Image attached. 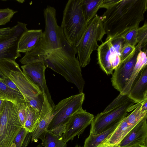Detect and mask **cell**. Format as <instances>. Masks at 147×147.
I'll use <instances>...</instances> for the list:
<instances>
[{
    "instance_id": "obj_1",
    "label": "cell",
    "mask_w": 147,
    "mask_h": 147,
    "mask_svg": "<svg viewBox=\"0 0 147 147\" xmlns=\"http://www.w3.org/2000/svg\"><path fill=\"white\" fill-rule=\"evenodd\" d=\"M100 18L107 36L123 35L139 27L144 19L147 0H115Z\"/></svg>"
},
{
    "instance_id": "obj_2",
    "label": "cell",
    "mask_w": 147,
    "mask_h": 147,
    "mask_svg": "<svg viewBox=\"0 0 147 147\" xmlns=\"http://www.w3.org/2000/svg\"><path fill=\"white\" fill-rule=\"evenodd\" d=\"M76 46L69 44L63 35L61 47L59 49L48 51L43 61L49 68L62 75L69 82L74 84L79 93H83L85 82L78 58Z\"/></svg>"
},
{
    "instance_id": "obj_3",
    "label": "cell",
    "mask_w": 147,
    "mask_h": 147,
    "mask_svg": "<svg viewBox=\"0 0 147 147\" xmlns=\"http://www.w3.org/2000/svg\"><path fill=\"white\" fill-rule=\"evenodd\" d=\"M82 1H68L63 11L61 26L68 42L76 46L88 24L82 10Z\"/></svg>"
},
{
    "instance_id": "obj_4",
    "label": "cell",
    "mask_w": 147,
    "mask_h": 147,
    "mask_svg": "<svg viewBox=\"0 0 147 147\" xmlns=\"http://www.w3.org/2000/svg\"><path fill=\"white\" fill-rule=\"evenodd\" d=\"M106 34L100 16L96 14L88 22L76 46L78 58L81 68L85 67L90 63L91 54L99 46L97 41H102Z\"/></svg>"
},
{
    "instance_id": "obj_5",
    "label": "cell",
    "mask_w": 147,
    "mask_h": 147,
    "mask_svg": "<svg viewBox=\"0 0 147 147\" xmlns=\"http://www.w3.org/2000/svg\"><path fill=\"white\" fill-rule=\"evenodd\" d=\"M85 98L83 93L71 96L61 100L53 108L54 114L47 130L61 136L70 117L80 108Z\"/></svg>"
},
{
    "instance_id": "obj_6",
    "label": "cell",
    "mask_w": 147,
    "mask_h": 147,
    "mask_svg": "<svg viewBox=\"0 0 147 147\" xmlns=\"http://www.w3.org/2000/svg\"><path fill=\"white\" fill-rule=\"evenodd\" d=\"M22 127L17 106L3 100L0 109V147H10Z\"/></svg>"
},
{
    "instance_id": "obj_7",
    "label": "cell",
    "mask_w": 147,
    "mask_h": 147,
    "mask_svg": "<svg viewBox=\"0 0 147 147\" xmlns=\"http://www.w3.org/2000/svg\"><path fill=\"white\" fill-rule=\"evenodd\" d=\"M6 77L16 84L23 96L26 105L40 113L43 105L44 94L23 72L17 64Z\"/></svg>"
},
{
    "instance_id": "obj_8",
    "label": "cell",
    "mask_w": 147,
    "mask_h": 147,
    "mask_svg": "<svg viewBox=\"0 0 147 147\" xmlns=\"http://www.w3.org/2000/svg\"><path fill=\"white\" fill-rule=\"evenodd\" d=\"M131 99L109 111L102 112L94 117L91 124L90 134L96 135L120 123L129 114L128 112L137 107Z\"/></svg>"
},
{
    "instance_id": "obj_9",
    "label": "cell",
    "mask_w": 147,
    "mask_h": 147,
    "mask_svg": "<svg viewBox=\"0 0 147 147\" xmlns=\"http://www.w3.org/2000/svg\"><path fill=\"white\" fill-rule=\"evenodd\" d=\"M43 14L45 27L43 33L45 40L51 50L60 48L64 34L61 27L57 24L56 10L48 5L44 9Z\"/></svg>"
},
{
    "instance_id": "obj_10",
    "label": "cell",
    "mask_w": 147,
    "mask_h": 147,
    "mask_svg": "<svg viewBox=\"0 0 147 147\" xmlns=\"http://www.w3.org/2000/svg\"><path fill=\"white\" fill-rule=\"evenodd\" d=\"M141 45L137 44L133 52L124 60L121 61L114 69L111 78L113 87L122 92L132 74L138 55L141 50Z\"/></svg>"
},
{
    "instance_id": "obj_11",
    "label": "cell",
    "mask_w": 147,
    "mask_h": 147,
    "mask_svg": "<svg viewBox=\"0 0 147 147\" xmlns=\"http://www.w3.org/2000/svg\"><path fill=\"white\" fill-rule=\"evenodd\" d=\"M94 117L92 114L84 110L82 107L72 115L66 124L62 135L65 143L72 141L77 136L79 137L91 124Z\"/></svg>"
},
{
    "instance_id": "obj_12",
    "label": "cell",
    "mask_w": 147,
    "mask_h": 147,
    "mask_svg": "<svg viewBox=\"0 0 147 147\" xmlns=\"http://www.w3.org/2000/svg\"><path fill=\"white\" fill-rule=\"evenodd\" d=\"M21 67L23 72L30 81L45 94L52 107L55 105L52 100L46 83L45 72L47 68L43 61L24 65Z\"/></svg>"
},
{
    "instance_id": "obj_13",
    "label": "cell",
    "mask_w": 147,
    "mask_h": 147,
    "mask_svg": "<svg viewBox=\"0 0 147 147\" xmlns=\"http://www.w3.org/2000/svg\"><path fill=\"white\" fill-rule=\"evenodd\" d=\"M16 31L7 38L0 40V60L9 59L15 61L21 54L18 51L19 39L23 33L28 29L27 24L18 22Z\"/></svg>"
},
{
    "instance_id": "obj_14",
    "label": "cell",
    "mask_w": 147,
    "mask_h": 147,
    "mask_svg": "<svg viewBox=\"0 0 147 147\" xmlns=\"http://www.w3.org/2000/svg\"><path fill=\"white\" fill-rule=\"evenodd\" d=\"M147 115L142 118L117 144L125 147L135 144L147 146Z\"/></svg>"
},
{
    "instance_id": "obj_15",
    "label": "cell",
    "mask_w": 147,
    "mask_h": 147,
    "mask_svg": "<svg viewBox=\"0 0 147 147\" xmlns=\"http://www.w3.org/2000/svg\"><path fill=\"white\" fill-rule=\"evenodd\" d=\"M111 39V36H107L104 42L102 41L97 50L98 63L107 75L113 73L112 61L120 56L113 48Z\"/></svg>"
},
{
    "instance_id": "obj_16",
    "label": "cell",
    "mask_w": 147,
    "mask_h": 147,
    "mask_svg": "<svg viewBox=\"0 0 147 147\" xmlns=\"http://www.w3.org/2000/svg\"><path fill=\"white\" fill-rule=\"evenodd\" d=\"M53 107L47 100H45L42 111L40 114L38 123L33 131L31 133V141L36 142L40 139L47 130L54 114Z\"/></svg>"
},
{
    "instance_id": "obj_17",
    "label": "cell",
    "mask_w": 147,
    "mask_h": 147,
    "mask_svg": "<svg viewBox=\"0 0 147 147\" xmlns=\"http://www.w3.org/2000/svg\"><path fill=\"white\" fill-rule=\"evenodd\" d=\"M129 98L136 103L147 99V66L144 67L134 82L128 94Z\"/></svg>"
},
{
    "instance_id": "obj_18",
    "label": "cell",
    "mask_w": 147,
    "mask_h": 147,
    "mask_svg": "<svg viewBox=\"0 0 147 147\" xmlns=\"http://www.w3.org/2000/svg\"><path fill=\"white\" fill-rule=\"evenodd\" d=\"M43 36L41 29L28 30L20 37L18 45L19 53H26L32 50Z\"/></svg>"
},
{
    "instance_id": "obj_19",
    "label": "cell",
    "mask_w": 147,
    "mask_h": 147,
    "mask_svg": "<svg viewBox=\"0 0 147 147\" xmlns=\"http://www.w3.org/2000/svg\"><path fill=\"white\" fill-rule=\"evenodd\" d=\"M51 50L43 36L36 45L30 51L25 53L20 60L24 65L36 62L43 61V58L46 52Z\"/></svg>"
},
{
    "instance_id": "obj_20",
    "label": "cell",
    "mask_w": 147,
    "mask_h": 147,
    "mask_svg": "<svg viewBox=\"0 0 147 147\" xmlns=\"http://www.w3.org/2000/svg\"><path fill=\"white\" fill-rule=\"evenodd\" d=\"M113 0H83L82 10L87 22H89L94 18L100 9H106L113 3Z\"/></svg>"
},
{
    "instance_id": "obj_21",
    "label": "cell",
    "mask_w": 147,
    "mask_h": 147,
    "mask_svg": "<svg viewBox=\"0 0 147 147\" xmlns=\"http://www.w3.org/2000/svg\"><path fill=\"white\" fill-rule=\"evenodd\" d=\"M147 53L141 50L137 57L136 61L131 76L125 88L121 93L128 95L131 87L142 69L147 65Z\"/></svg>"
},
{
    "instance_id": "obj_22",
    "label": "cell",
    "mask_w": 147,
    "mask_h": 147,
    "mask_svg": "<svg viewBox=\"0 0 147 147\" xmlns=\"http://www.w3.org/2000/svg\"><path fill=\"white\" fill-rule=\"evenodd\" d=\"M134 126L129 124L125 117L105 142L111 145L118 144Z\"/></svg>"
},
{
    "instance_id": "obj_23",
    "label": "cell",
    "mask_w": 147,
    "mask_h": 147,
    "mask_svg": "<svg viewBox=\"0 0 147 147\" xmlns=\"http://www.w3.org/2000/svg\"><path fill=\"white\" fill-rule=\"evenodd\" d=\"M0 99L10 101L16 106L22 103L26 104L21 92L10 88L0 80Z\"/></svg>"
},
{
    "instance_id": "obj_24",
    "label": "cell",
    "mask_w": 147,
    "mask_h": 147,
    "mask_svg": "<svg viewBox=\"0 0 147 147\" xmlns=\"http://www.w3.org/2000/svg\"><path fill=\"white\" fill-rule=\"evenodd\" d=\"M120 123L115 124L109 129L99 134L96 135L90 134L85 140L84 147H98L109 138Z\"/></svg>"
},
{
    "instance_id": "obj_25",
    "label": "cell",
    "mask_w": 147,
    "mask_h": 147,
    "mask_svg": "<svg viewBox=\"0 0 147 147\" xmlns=\"http://www.w3.org/2000/svg\"><path fill=\"white\" fill-rule=\"evenodd\" d=\"M42 145L44 147H67V143L64 141L62 136L53 134L47 129L40 139Z\"/></svg>"
},
{
    "instance_id": "obj_26",
    "label": "cell",
    "mask_w": 147,
    "mask_h": 147,
    "mask_svg": "<svg viewBox=\"0 0 147 147\" xmlns=\"http://www.w3.org/2000/svg\"><path fill=\"white\" fill-rule=\"evenodd\" d=\"M26 106V116L24 128L29 133H32L36 127L40 114L31 107Z\"/></svg>"
},
{
    "instance_id": "obj_27",
    "label": "cell",
    "mask_w": 147,
    "mask_h": 147,
    "mask_svg": "<svg viewBox=\"0 0 147 147\" xmlns=\"http://www.w3.org/2000/svg\"><path fill=\"white\" fill-rule=\"evenodd\" d=\"M141 104L135 108L133 111L125 117V119L130 125H135L145 115L147 111H143L141 108Z\"/></svg>"
},
{
    "instance_id": "obj_28",
    "label": "cell",
    "mask_w": 147,
    "mask_h": 147,
    "mask_svg": "<svg viewBox=\"0 0 147 147\" xmlns=\"http://www.w3.org/2000/svg\"><path fill=\"white\" fill-rule=\"evenodd\" d=\"M137 42L141 45L143 51L147 53V23L145 22L144 25L137 30Z\"/></svg>"
},
{
    "instance_id": "obj_29",
    "label": "cell",
    "mask_w": 147,
    "mask_h": 147,
    "mask_svg": "<svg viewBox=\"0 0 147 147\" xmlns=\"http://www.w3.org/2000/svg\"><path fill=\"white\" fill-rule=\"evenodd\" d=\"M138 28H133L123 35L124 40L126 44L135 47L138 44L137 33Z\"/></svg>"
},
{
    "instance_id": "obj_30",
    "label": "cell",
    "mask_w": 147,
    "mask_h": 147,
    "mask_svg": "<svg viewBox=\"0 0 147 147\" xmlns=\"http://www.w3.org/2000/svg\"><path fill=\"white\" fill-rule=\"evenodd\" d=\"M123 35L119 34L111 37V41L113 47L117 54L120 56L122 50L126 44Z\"/></svg>"
},
{
    "instance_id": "obj_31",
    "label": "cell",
    "mask_w": 147,
    "mask_h": 147,
    "mask_svg": "<svg viewBox=\"0 0 147 147\" xmlns=\"http://www.w3.org/2000/svg\"><path fill=\"white\" fill-rule=\"evenodd\" d=\"M18 11L9 8L0 9V26L4 25L10 22Z\"/></svg>"
},
{
    "instance_id": "obj_32",
    "label": "cell",
    "mask_w": 147,
    "mask_h": 147,
    "mask_svg": "<svg viewBox=\"0 0 147 147\" xmlns=\"http://www.w3.org/2000/svg\"><path fill=\"white\" fill-rule=\"evenodd\" d=\"M130 99L128 95H123L121 93L108 105L103 112H105L109 111L114 108L119 106Z\"/></svg>"
},
{
    "instance_id": "obj_33",
    "label": "cell",
    "mask_w": 147,
    "mask_h": 147,
    "mask_svg": "<svg viewBox=\"0 0 147 147\" xmlns=\"http://www.w3.org/2000/svg\"><path fill=\"white\" fill-rule=\"evenodd\" d=\"M28 133L24 128H22L14 140L13 143L15 144V147H21Z\"/></svg>"
},
{
    "instance_id": "obj_34",
    "label": "cell",
    "mask_w": 147,
    "mask_h": 147,
    "mask_svg": "<svg viewBox=\"0 0 147 147\" xmlns=\"http://www.w3.org/2000/svg\"><path fill=\"white\" fill-rule=\"evenodd\" d=\"M26 105L25 103H22L18 105V115L21 124L23 127H24L26 116Z\"/></svg>"
},
{
    "instance_id": "obj_35",
    "label": "cell",
    "mask_w": 147,
    "mask_h": 147,
    "mask_svg": "<svg viewBox=\"0 0 147 147\" xmlns=\"http://www.w3.org/2000/svg\"><path fill=\"white\" fill-rule=\"evenodd\" d=\"M17 24L11 28L7 27L0 28V40L5 39L10 36L16 31Z\"/></svg>"
},
{
    "instance_id": "obj_36",
    "label": "cell",
    "mask_w": 147,
    "mask_h": 147,
    "mask_svg": "<svg viewBox=\"0 0 147 147\" xmlns=\"http://www.w3.org/2000/svg\"><path fill=\"white\" fill-rule=\"evenodd\" d=\"M135 47L125 44L121 52L120 56L121 61L124 60L134 50Z\"/></svg>"
},
{
    "instance_id": "obj_37",
    "label": "cell",
    "mask_w": 147,
    "mask_h": 147,
    "mask_svg": "<svg viewBox=\"0 0 147 147\" xmlns=\"http://www.w3.org/2000/svg\"><path fill=\"white\" fill-rule=\"evenodd\" d=\"M0 80L10 88L13 90L20 92L18 87L16 84L9 78L5 77L3 79H0Z\"/></svg>"
},
{
    "instance_id": "obj_38",
    "label": "cell",
    "mask_w": 147,
    "mask_h": 147,
    "mask_svg": "<svg viewBox=\"0 0 147 147\" xmlns=\"http://www.w3.org/2000/svg\"><path fill=\"white\" fill-rule=\"evenodd\" d=\"M31 133L28 134L26 137L21 147H27L31 139Z\"/></svg>"
},
{
    "instance_id": "obj_39",
    "label": "cell",
    "mask_w": 147,
    "mask_h": 147,
    "mask_svg": "<svg viewBox=\"0 0 147 147\" xmlns=\"http://www.w3.org/2000/svg\"><path fill=\"white\" fill-rule=\"evenodd\" d=\"M117 145H111L106 142L103 143L99 146L98 147H117Z\"/></svg>"
},
{
    "instance_id": "obj_40",
    "label": "cell",
    "mask_w": 147,
    "mask_h": 147,
    "mask_svg": "<svg viewBox=\"0 0 147 147\" xmlns=\"http://www.w3.org/2000/svg\"><path fill=\"white\" fill-rule=\"evenodd\" d=\"M125 147H147V146L140 144H135Z\"/></svg>"
},
{
    "instance_id": "obj_41",
    "label": "cell",
    "mask_w": 147,
    "mask_h": 147,
    "mask_svg": "<svg viewBox=\"0 0 147 147\" xmlns=\"http://www.w3.org/2000/svg\"><path fill=\"white\" fill-rule=\"evenodd\" d=\"M5 77V76L4 75L0 69V79H3Z\"/></svg>"
},
{
    "instance_id": "obj_42",
    "label": "cell",
    "mask_w": 147,
    "mask_h": 147,
    "mask_svg": "<svg viewBox=\"0 0 147 147\" xmlns=\"http://www.w3.org/2000/svg\"><path fill=\"white\" fill-rule=\"evenodd\" d=\"M3 100L0 99V109Z\"/></svg>"
},
{
    "instance_id": "obj_43",
    "label": "cell",
    "mask_w": 147,
    "mask_h": 147,
    "mask_svg": "<svg viewBox=\"0 0 147 147\" xmlns=\"http://www.w3.org/2000/svg\"><path fill=\"white\" fill-rule=\"evenodd\" d=\"M16 145L14 143H13L10 146V147H15Z\"/></svg>"
},
{
    "instance_id": "obj_44",
    "label": "cell",
    "mask_w": 147,
    "mask_h": 147,
    "mask_svg": "<svg viewBox=\"0 0 147 147\" xmlns=\"http://www.w3.org/2000/svg\"><path fill=\"white\" fill-rule=\"evenodd\" d=\"M17 1L21 3H23L24 1V0H17Z\"/></svg>"
},
{
    "instance_id": "obj_45",
    "label": "cell",
    "mask_w": 147,
    "mask_h": 147,
    "mask_svg": "<svg viewBox=\"0 0 147 147\" xmlns=\"http://www.w3.org/2000/svg\"><path fill=\"white\" fill-rule=\"evenodd\" d=\"M75 147H79V146H75Z\"/></svg>"
},
{
    "instance_id": "obj_46",
    "label": "cell",
    "mask_w": 147,
    "mask_h": 147,
    "mask_svg": "<svg viewBox=\"0 0 147 147\" xmlns=\"http://www.w3.org/2000/svg\"><path fill=\"white\" fill-rule=\"evenodd\" d=\"M117 147H119V146H117Z\"/></svg>"
}]
</instances>
